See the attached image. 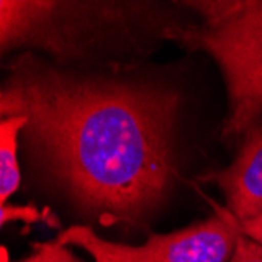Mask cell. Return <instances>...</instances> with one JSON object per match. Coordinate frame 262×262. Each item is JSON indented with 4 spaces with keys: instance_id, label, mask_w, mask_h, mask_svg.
Masks as SVG:
<instances>
[{
    "instance_id": "cell-10",
    "label": "cell",
    "mask_w": 262,
    "mask_h": 262,
    "mask_svg": "<svg viewBox=\"0 0 262 262\" xmlns=\"http://www.w3.org/2000/svg\"><path fill=\"white\" fill-rule=\"evenodd\" d=\"M235 225L245 237H248V239L262 245V210L251 220H247V222H237L235 220Z\"/></svg>"
},
{
    "instance_id": "cell-2",
    "label": "cell",
    "mask_w": 262,
    "mask_h": 262,
    "mask_svg": "<svg viewBox=\"0 0 262 262\" xmlns=\"http://www.w3.org/2000/svg\"><path fill=\"white\" fill-rule=\"evenodd\" d=\"M156 4L2 0V52L35 47L58 66L148 51L176 26Z\"/></svg>"
},
{
    "instance_id": "cell-5",
    "label": "cell",
    "mask_w": 262,
    "mask_h": 262,
    "mask_svg": "<svg viewBox=\"0 0 262 262\" xmlns=\"http://www.w3.org/2000/svg\"><path fill=\"white\" fill-rule=\"evenodd\" d=\"M225 193L237 222L254 219L262 210V120L244 134L242 146L231 165L203 178Z\"/></svg>"
},
{
    "instance_id": "cell-3",
    "label": "cell",
    "mask_w": 262,
    "mask_h": 262,
    "mask_svg": "<svg viewBox=\"0 0 262 262\" xmlns=\"http://www.w3.org/2000/svg\"><path fill=\"white\" fill-rule=\"evenodd\" d=\"M165 39L207 52L220 66L229 98L223 137L244 135L262 120V0H237L235 10L215 26L179 22Z\"/></svg>"
},
{
    "instance_id": "cell-1",
    "label": "cell",
    "mask_w": 262,
    "mask_h": 262,
    "mask_svg": "<svg viewBox=\"0 0 262 262\" xmlns=\"http://www.w3.org/2000/svg\"><path fill=\"white\" fill-rule=\"evenodd\" d=\"M179 105L157 80L82 73L30 52L10 61L0 90L2 118H27L38 168L107 226L146 222L168 195Z\"/></svg>"
},
{
    "instance_id": "cell-9",
    "label": "cell",
    "mask_w": 262,
    "mask_h": 262,
    "mask_svg": "<svg viewBox=\"0 0 262 262\" xmlns=\"http://www.w3.org/2000/svg\"><path fill=\"white\" fill-rule=\"evenodd\" d=\"M229 262H262V245L245 237L241 231Z\"/></svg>"
},
{
    "instance_id": "cell-6",
    "label": "cell",
    "mask_w": 262,
    "mask_h": 262,
    "mask_svg": "<svg viewBox=\"0 0 262 262\" xmlns=\"http://www.w3.org/2000/svg\"><path fill=\"white\" fill-rule=\"evenodd\" d=\"M27 126L22 115L2 118L0 121V203L5 204L16 192L20 174L17 165V135Z\"/></svg>"
},
{
    "instance_id": "cell-7",
    "label": "cell",
    "mask_w": 262,
    "mask_h": 262,
    "mask_svg": "<svg viewBox=\"0 0 262 262\" xmlns=\"http://www.w3.org/2000/svg\"><path fill=\"white\" fill-rule=\"evenodd\" d=\"M26 222V223H35V222H44L49 226L60 228V223L54 213L46 209L44 212H39L33 206H16V204H2L0 206V222L2 225L8 222Z\"/></svg>"
},
{
    "instance_id": "cell-4",
    "label": "cell",
    "mask_w": 262,
    "mask_h": 262,
    "mask_svg": "<svg viewBox=\"0 0 262 262\" xmlns=\"http://www.w3.org/2000/svg\"><path fill=\"white\" fill-rule=\"evenodd\" d=\"M239 228L231 213L170 234H151L143 245H127L102 239L90 226L61 229L57 242L85 250L94 262H228L237 244Z\"/></svg>"
},
{
    "instance_id": "cell-8",
    "label": "cell",
    "mask_w": 262,
    "mask_h": 262,
    "mask_svg": "<svg viewBox=\"0 0 262 262\" xmlns=\"http://www.w3.org/2000/svg\"><path fill=\"white\" fill-rule=\"evenodd\" d=\"M20 262H83L73 251H69L66 245L54 242L36 244L33 253Z\"/></svg>"
}]
</instances>
